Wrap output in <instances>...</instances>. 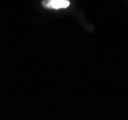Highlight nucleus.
Here are the masks:
<instances>
[{"label":"nucleus","instance_id":"f257e3e1","mask_svg":"<svg viewBox=\"0 0 128 120\" xmlns=\"http://www.w3.org/2000/svg\"><path fill=\"white\" fill-rule=\"evenodd\" d=\"M68 6H70L68 0H49L47 4L48 8H53V9H62Z\"/></svg>","mask_w":128,"mask_h":120}]
</instances>
